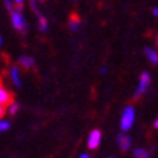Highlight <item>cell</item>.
I'll return each mask as SVG.
<instances>
[{"label": "cell", "mask_w": 158, "mask_h": 158, "mask_svg": "<svg viewBox=\"0 0 158 158\" xmlns=\"http://www.w3.org/2000/svg\"><path fill=\"white\" fill-rule=\"evenodd\" d=\"M134 122H135V109L134 106H126L122 112V116H120V129L125 132L134 126Z\"/></svg>", "instance_id": "6da1fadb"}, {"label": "cell", "mask_w": 158, "mask_h": 158, "mask_svg": "<svg viewBox=\"0 0 158 158\" xmlns=\"http://www.w3.org/2000/svg\"><path fill=\"white\" fill-rule=\"evenodd\" d=\"M10 19H12V25L13 28L20 32V34H26L28 31V23H26V19H25L23 13L20 10H12L10 12Z\"/></svg>", "instance_id": "7a4b0ae2"}, {"label": "cell", "mask_w": 158, "mask_h": 158, "mask_svg": "<svg viewBox=\"0 0 158 158\" xmlns=\"http://www.w3.org/2000/svg\"><path fill=\"white\" fill-rule=\"evenodd\" d=\"M151 86V74L148 71H144L139 77V83H138V87H136V91L134 94V99H138L139 96H142L144 93H147Z\"/></svg>", "instance_id": "3957f363"}, {"label": "cell", "mask_w": 158, "mask_h": 158, "mask_svg": "<svg viewBox=\"0 0 158 158\" xmlns=\"http://www.w3.org/2000/svg\"><path fill=\"white\" fill-rule=\"evenodd\" d=\"M100 142H102V132L99 129H93L89 134V138H87V147H89V149L99 148Z\"/></svg>", "instance_id": "277c9868"}, {"label": "cell", "mask_w": 158, "mask_h": 158, "mask_svg": "<svg viewBox=\"0 0 158 158\" xmlns=\"http://www.w3.org/2000/svg\"><path fill=\"white\" fill-rule=\"evenodd\" d=\"M118 145H119V148L122 151H128L131 148V145H132V139H131L129 135L126 134H120L118 136Z\"/></svg>", "instance_id": "5b68a950"}, {"label": "cell", "mask_w": 158, "mask_h": 158, "mask_svg": "<svg viewBox=\"0 0 158 158\" xmlns=\"http://www.w3.org/2000/svg\"><path fill=\"white\" fill-rule=\"evenodd\" d=\"M9 103H12V94L0 84V105L5 106V105H9Z\"/></svg>", "instance_id": "8992f818"}, {"label": "cell", "mask_w": 158, "mask_h": 158, "mask_svg": "<svg viewBox=\"0 0 158 158\" xmlns=\"http://www.w3.org/2000/svg\"><path fill=\"white\" fill-rule=\"evenodd\" d=\"M10 78H12V83L15 84V87H22V80H20V73L18 67H13L10 70Z\"/></svg>", "instance_id": "52a82bcc"}, {"label": "cell", "mask_w": 158, "mask_h": 158, "mask_svg": "<svg viewBox=\"0 0 158 158\" xmlns=\"http://www.w3.org/2000/svg\"><path fill=\"white\" fill-rule=\"evenodd\" d=\"M18 61H19V64L25 68H32L35 65V60L31 57V55H20Z\"/></svg>", "instance_id": "ba28073f"}, {"label": "cell", "mask_w": 158, "mask_h": 158, "mask_svg": "<svg viewBox=\"0 0 158 158\" xmlns=\"http://www.w3.org/2000/svg\"><path fill=\"white\" fill-rule=\"evenodd\" d=\"M144 52H145V55H147V58L149 60V62L154 64V65H157L158 64V54H157V51H155L154 48L147 47V48L144 49Z\"/></svg>", "instance_id": "9c48e42d"}, {"label": "cell", "mask_w": 158, "mask_h": 158, "mask_svg": "<svg viewBox=\"0 0 158 158\" xmlns=\"http://www.w3.org/2000/svg\"><path fill=\"white\" fill-rule=\"evenodd\" d=\"M149 157H151V154L147 149H144V148L134 149V158H149Z\"/></svg>", "instance_id": "30bf717a"}, {"label": "cell", "mask_w": 158, "mask_h": 158, "mask_svg": "<svg viewBox=\"0 0 158 158\" xmlns=\"http://www.w3.org/2000/svg\"><path fill=\"white\" fill-rule=\"evenodd\" d=\"M39 18V22H38V29L41 31V32H47L49 29V25H48V20L45 19L44 16H41V15H38Z\"/></svg>", "instance_id": "8fae6325"}, {"label": "cell", "mask_w": 158, "mask_h": 158, "mask_svg": "<svg viewBox=\"0 0 158 158\" xmlns=\"http://www.w3.org/2000/svg\"><path fill=\"white\" fill-rule=\"evenodd\" d=\"M80 25H81V22H80L78 18H71L68 26H70V31H71V32H77V31L80 29Z\"/></svg>", "instance_id": "7c38bea8"}, {"label": "cell", "mask_w": 158, "mask_h": 158, "mask_svg": "<svg viewBox=\"0 0 158 158\" xmlns=\"http://www.w3.org/2000/svg\"><path fill=\"white\" fill-rule=\"evenodd\" d=\"M7 112H9L10 115H16V113L19 112V103H18V102H12V103H9V109H7Z\"/></svg>", "instance_id": "4fadbf2b"}, {"label": "cell", "mask_w": 158, "mask_h": 158, "mask_svg": "<svg viewBox=\"0 0 158 158\" xmlns=\"http://www.w3.org/2000/svg\"><path fill=\"white\" fill-rule=\"evenodd\" d=\"M10 129V122L6 119H0V132H6Z\"/></svg>", "instance_id": "5bb4252c"}, {"label": "cell", "mask_w": 158, "mask_h": 158, "mask_svg": "<svg viewBox=\"0 0 158 158\" xmlns=\"http://www.w3.org/2000/svg\"><path fill=\"white\" fill-rule=\"evenodd\" d=\"M5 6H6V9L9 10V12H12V10L15 9V7H13V3H12L10 0H6V2H5Z\"/></svg>", "instance_id": "9a60e30c"}, {"label": "cell", "mask_w": 158, "mask_h": 158, "mask_svg": "<svg viewBox=\"0 0 158 158\" xmlns=\"http://www.w3.org/2000/svg\"><path fill=\"white\" fill-rule=\"evenodd\" d=\"M5 112H6L5 106H2V105H0V119H2V118H3V115H5Z\"/></svg>", "instance_id": "2e32d148"}, {"label": "cell", "mask_w": 158, "mask_h": 158, "mask_svg": "<svg viewBox=\"0 0 158 158\" xmlns=\"http://www.w3.org/2000/svg\"><path fill=\"white\" fill-rule=\"evenodd\" d=\"M152 15L154 16H158V7H152Z\"/></svg>", "instance_id": "e0dca14e"}, {"label": "cell", "mask_w": 158, "mask_h": 158, "mask_svg": "<svg viewBox=\"0 0 158 158\" xmlns=\"http://www.w3.org/2000/svg\"><path fill=\"white\" fill-rule=\"evenodd\" d=\"M78 158H91V157L89 155V154H81V155H80Z\"/></svg>", "instance_id": "ac0fdd59"}, {"label": "cell", "mask_w": 158, "mask_h": 158, "mask_svg": "<svg viewBox=\"0 0 158 158\" xmlns=\"http://www.w3.org/2000/svg\"><path fill=\"white\" fill-rule=\"evenodd\" d=\"M13 2H15V3H16V5H22V3H23V0H13Z\"/></svg>", "instance_id": "d6986e66"}, {"label": "cell", "mask_w": 158, "mask_h": 158, "mask_svg": "<svg viewBox=\"0 0 158 158\" xmlns=\"http://www.w3.org/2000/svg\"><path fill=\"white\" fill-rule=\"evenodd\" d=\"M100 73H102V74H106V67H102L100 68Z\"/></svg>", "instance_id": "ffe728a7"}, {"label": "cell", "mask_w": 158, "mask_h": 158, "mask_svg": "<svg viewBox=\"0 0 158 158\" xmlns=\"http://www.w3.org/2000/svg\"><path fill=\"white\" fill-rule=\"evenodd\" d=\"M154 128H158V120L157 119L154 120Z\"/></svg>", "instance_id": "44dd1931"}, {"label": "cell", "mask_w": 158, "mask_h": 158, "mask_svg": "<svg viewBox=\"0 0 158 158\" xmlns=\"http://www.w3.org/2000/svg\"><path fill=\"white\" fill-rule=\"evenodd\" d=\"M2 44H3V39H2V36H0V47H2Z\"/></svg>", "instance_id": "7402d4cb"}, {"label": "cell", "mask_w": 158, "mask_h": 158, "mask_svg": "<svg viewBox=\"0 0 158 158\" xmlns=\"http://www.w3.org/2000/svg\"><path fill=\"white\" fill-rule=\"evenodd\" d=\"M109 158H115V157H109Z\"/></svg>", "instance_id": "603a6c76"}]
</instances>
